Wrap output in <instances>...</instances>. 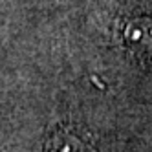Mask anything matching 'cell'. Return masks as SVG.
Instances as JSON below:
<instances>
[{"mask_svg": "<svg viewBox=\"0 0 152 152\" xmlns=\"http://www.w3.org/2000/svg\"><path fill=\"white\" fill-rule=\"evenodd\" d=\"M42 152H95V148L70 128H61L50 136Z\"/></svg>", "mask_w": 152, "mask_h": 152, "instance_id": "6da1fadb", "label": "cell"}]
</instances>
